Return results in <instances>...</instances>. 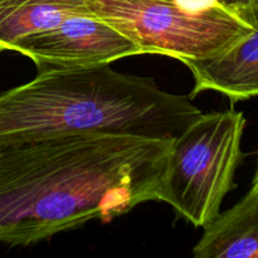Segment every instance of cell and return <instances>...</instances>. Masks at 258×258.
<instances>
[{"instance_id": "cell-8", "label": "cell", "mask_w": 258, "mask_h": 258, "mask_svg": "<svg viewBox=\"0 0 258 258\" xmlns=\"http://www.w3.org/2000/svg\"><path fill=\"white\" fill-rule=\"evenodd\" d=\"M87 10L85 0H0V49L14 50L24 38Z\"/></svg>"}, {"instance_id": "cell-11", "label": "cell", "mask_w": 258, "mask_h": 258, "mask_svg": "<svg viewBox=\"0 0 258 258\" xmlns=\"http://www.w3.org/2000/svg\"><path fill=\"white\" fill-rule=\"evenodd\" d=\"M2 52H3V50H2V49H0V53H2Z\"/></svg>"}, {"instance_id": "cell-5", "label": "cell", "mask_w": 258, "mask_h": 258, "mask_svg": "<svg viewBox=\"0 0 258 258\" xmlns=\"http://www.w3.org/2000/svg\"><path fill=\"white\" fill-rule=\"evenodd\" d=\"M14 50L30 58L38 71L102 64L144 54L136 43L91 10L24 38Z\"/></svg>"}, {"instance_id": "cell-6", "label": "cell", "mask_w": 258, "mask_h": 258, "mask_svg": "<svg viewBox=\"0 0 258 258\" xmlns=\"http://www.w3.org/2000/svg\"><path fill=\"white\" fill-rule=\"evenodd\" d=\"M194 77L193 100L204 91L223 93L233 102L258 97V9L256 27L219 54L183 62Z\"/></svg>"}, {"instance_id": "cell-3", "label": "cell", "mask_w": 258, "mask_h": 258, "mask_svg": "<svg viewBox=\"0 0 258 258\" xmlns=\"http://www.w3.org/2000/svg\"><path fill=\"white\" fill-rule=\"evenodd\" d=\"M88 9L143 53L180 62L213 57L256 27L258 8L224 0H85Z\"/></svg>"}, {"instance_id": "cell-10", "label": "cell", "mask_w": 258, "mask_h": 258, "mask_svg": "<svg viewBox=\"0 0 258 258\" xmlns=\"http://www.w3.org/2000/svg\"><path fill=\"white\" fill-rule=\"evenodd\" d=\"M251 188H253L254 190L258 191V165H257V170H256V174H254L253 176V181H252V185Z\"/></svg>"}, {"instance_id": "cell-2", "label": "cell", "mask_w": 258, "mask_h": 258, "mask_svg": "<svg viewBox=\"0 0 258 258\" xmlns=\"http://www.w3.org/2000/svg\"><path fill=\"white\" fill-rule=\"evenodd\" d=\"M201 115L189 96L110 63L47 68L0 93V145L82 134L171 140Z\"/></svg>"}, {"instance_id": "cell-9", "label": "cell", "mask_w": 258, "mask_h": 258, "mask_svg": "<svg viewBox=\"0 0 258 258\" xmlns=\"http://www.w3.org/2000/svg\"><path fill=\"white\" fill-rule=\"evenodd\" d=\"M226 3L237 7L243 8H258V0H224Z\"/></svg>"}, {"instance_id": "cell-4", "label": "cell", "mask_w": 258, "mask_h": 258, "mask_svg": "<svg viewBox=\"0 0 258 258\" xmlns=\"http://www.w3.org/2000/svg\"><path fill=\"white\" fill-rule=\"evenodd\" d=\"M244 126L243 112L236 110L202 113L186 126L171 141L156 201L193 226H208L234 186Z\"/></svg>"}, {"instance_id": "cell-7", "label": "cell", "mask_w": 258, "mask_h": 258, "mask_svg": "<svg viewBox=\"0 0 258 258\" xmlns=\"http://www.w3.org/2000/svg\"><path fill=\"white\" fill-rule=\"evenodd\" d=\"M197 258H258V191L248 193L204 227Z\"/></svg>"}, {"instance_id": "cell-1", "label": "cell", "mask_w": 258, "mask_h": 258, "mask_svg": "<svg viewBox=\"0 0 258 258\" xmlns=\"http://www.w3.org/2000/svg\"><path fill=\"white\" fill-rule=\"evenodd\" d=\"M171 141L82 134L0 145V242L29 246L156 201Z\"/></svg>"}]
</instances>
